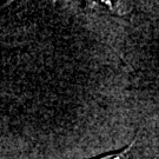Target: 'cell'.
I'll return each mask as SVG.
<instances>
[{
  "instance_id": "cell-1",
  "label": "cell",
  "mask_w": 159,
  "mask_h": 159,
  "mask_svg": "<svg viewBox=\"0 0 159 159\" xmlns=\"http://www.w3.org/2000/svg\"><path fill=\"white\" fill-rule=\"evenodd\" d=\"M134 144H136V142L133 140L129 146H126L125 148H123L120 151L111 152V153L104 154V156H100V157H97V158H92V159H130Z\"/></svg>"
}]
</instances>
